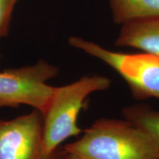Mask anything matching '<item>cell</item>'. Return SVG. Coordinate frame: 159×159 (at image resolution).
I'll use <instances>...</instances> for the list:
<instances>
[{"mask_svg":"<svg viewBox=\"0 0 159 159\" xmlns=\"http://www.w3.org/2000/svg\"><path fill=\"white\" fill-rule=\"evenodd\" d=\"M63 151L83 159H159L150 139L125 119H98Z\"/></svg>","mask_w":159,"mask_h":159,"instance_id":"6da1fadb","label":"cell"},{"mask_svg":"<svg viewBox=\"0 0 159 159\" xmlns=\"http://www.w3.org/2000/svg\"><path fill=\"white\" fill-rule=\"evenodd\" d=\"M111 80L100 75L84 76L61 87H55L48 108L43 114L42 157L52 159L57 147L81 133L77 117L85 99L92 93L110 88Z\"/></svg>","mask_w":159,"mask_h":159,"instance_id":"7a4b0ae2","label":"cell"},{"mask_svg":"<svg viewBox=\"0 0 159 159\" xmlns=\"http://www.w3.org/2000/svg\"><path fill=\"white\" fill-rule=\"evenodd\" d=\"M58 73L57 67L42 59L35 64L0 71V108L27 105L43 115L55 89L47 82Z\"/></svg>","mask_w":159,"mask_h":159,"instance_id":"3957f363","label":"cell"},{"mask_svg":"<svg viewBox=\"0 0 159 159\" xmlns=\"http://www.w3.org/2000/svg\"><path fill=\"white\" fill-rule=\"evenodd\" d=\"M71 47L84 51L115 69L128 83L136 99L156 97L159 99V57L150 53L115 52L79 37H70Z\"/></svg>","mask_w":159,"mask_h":159,"instance_id":"277c9868","label":"cell"},{"mask_svg":"<svg viewBox=\"0 0 159 159\" xmlns=\"http://www.w3.org/2000/svg\"><path fill=\"white\" fill-rule=\"evenodd\" d=\"M43 115L37 110L0 119V159H43Z\"/></svg>","mask_w":159,"mask_h":159,"instance_id":"5b68a950","label":"cell"},{"mask_svg":"<svg viewBox=\"0 0 159 159\" xmlns=\"http://www.w3.org/2000/svg\"><path fill=\"white\" fill-rule=\"evenodd\" d=\"M115 44L142 49L159 57V15L123 24Z\"/></svg>","mask_w":159,"mask_h":159,"instance_id":"8992f818","label":"cell"},{"mask_svg":"<svg viewBox=\"0 0 159 159\" xmlns=\"http://www.w3.org/2000/svg\"><path fill=\"white\" fill-rule=\"evenodd\" d=\"M122 115L125 120L147 134L153 143L159 157V111L141 103L125 107Z\"/></svg>","mask_w":159,"mask_h":159,"instance_id":"52a82bcc","label":"cell"},{"mask_svg":"<svg viewBox=\"0 0 159 159\" xmlns=\"http://www.w3.org/2000/svg\"><path fill=\"white\" fill-rule=\"evenodd\" d=\"M116 24L159 15V0H109Z\"/></svg>","mask_w":159,"mask_h":159,"instance_id":"ba28073f","label":"cell"},{"mask_svg":"<svg viewBox=\"0 0 159 159\" xmlns=\"http://www.w3.org/2000/svg\"><path fill=\"white\" fill-rule=\"evenodd\" d=\"M19 0H0V40L8 35L13 11Z\"/></svg>","mask_w":159,"mask_h":159,"instance_id":"9c48e42d","label":"cell"},{"mask_svg":"<svg viewBox=\"0 0 159 159\" xmlns=\"http://www.w3.org/2000/svg\"><path fill=\"white\" fill-rule=\"evenodd\" d=\"M66 157L64 158L63 159H83V158H79L78 156H75V155H72V154H68V153H66Z\"/></svg>","mask_w":159,"mask_h":159,"instance_id":"30bf717a","label":"cell"}]
</instances>
